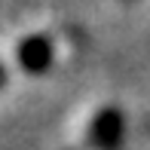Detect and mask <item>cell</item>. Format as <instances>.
<instances>
[{
  "instance_id": "cell-1",
  "label": "cell",
  "mask_w": 150,
  "mask_h": 150,
  "mask_svg": "<svg viewBox=\"0 0 150 150\" xmlns=\"http://www.w3.org/2000/svg\"><path fill=\"white\" fill-rule=\"evenodd\" d=\"M122 135H126V117H122V110L104 107V110H98L95 120L89 122L86 144L92 150H117L122 144Z\"/></svg>"
},
{
  "instance_id": "cell-2",
  "label": "cell",
  "mask_w": 150,
  "mask_h": 150,
  "mask_svg": "<svg viewBox=\"0 0 150 150\" xmlns=\"http://www.w3.org/2000/svg\"><path fill=\"white\" fill-rule=\"evenodd\" d=\"M52 58H55V46L43 34L25 37L18 43V49H16V61H18V67L25 74H46L52 67Z\"/></svg>"
},
{
  "instance_id": "cell-3",
  "label": "cell",
  "mask_w": 150,
  "mask_h": 150,
  "mask_svg": "<svg viewBox=\"0 0 150 150\" xmlns=\"http://www.w3.org/2000/svg\"><path fill=\"white\" fill-rule=\"evenodd\" d=\"M3 83H6V67L0 64V86H3Z\"/></svg>"
}]
</instances>
